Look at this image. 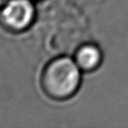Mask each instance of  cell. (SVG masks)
<instances>
[{"label": "cell", "instance_id": "obj_2", "mask_svg": "<svg viewBox=\"0 0 128 128\" xmlns=\"http://www.w3.org/2000/svg\"><path fill=\"white\" fill-rule=\"evenodd\" d=\"M34 18L35 8L31 0H8L1 8V22L12 32H21L27 29Z\"/></svg>", "mask_w": 128, "mask_h": 128}, {"label": "cell", "instance_id": "obj_1", "mask_svg": "<svg viewBox=\"0 0 128 128\" xmlns=\"http://www.w3.org/2000/svg\"><path fill=\"white\" fill-rule=\"evenodd\" d=\"M82 69L74 59L57 57L49 62L41 74L40 84L50 99L66 100L77 92L82 82Z\"/></svg>", "mask_w": 128, "mask_h": 128}, {"label": "cell", "instance_id": "obj_3", "mask_svg": "<svg viewBox=\"0 0 128 128\" xmlns=\"http://www.w3.org/2000/svg\"><path fill=\"white\" fill-rule=\"evenodd\" d=\"M82 71L92 72L102 63V52L94 44H85L78 48L73 58Z\"/></svg>", "mask_w": 128, "mask_h": 128}, {"label": "cell", "instance_id": "obj_4", "mask_svg": "<svg viewBox=\"0 0 128 128\" xmlns=\"http://www.w3.org/2000/svg\"><path fill=\"white\" fill-rule=\"evenodd\" d=\"M8 0H0V8H2L5 5V4L7 3Z\"/></svg>", "mask_w": 128, "mask_h": 128}]
</instances>
